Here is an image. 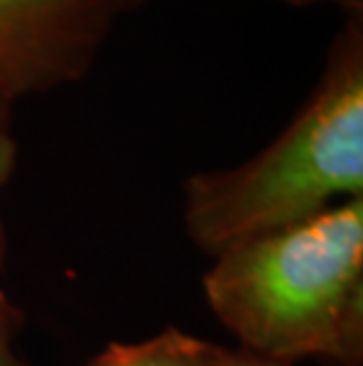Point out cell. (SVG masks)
I'll list each match as a JSON object with an SVG mask.
<instances>
[{
  "label": "cell",
  "instance_id": "8",
  "mask_svg": "<svg viewBox=\"0 0 363 366\" xmlns=\"http://www.w3.org/2000/svg\"><path fill=\"white\" fill-rule=\"evenodd\" d=\"M224 366H290V364L272 362V360H262V357L245 352V350H234L231 360H229L227 364H224Z\"/></svg>",
  "mask_w": 363,
  "mask_h": 366
},
{
  "label": "cell",
  "instance_id": "7",
  "mask_svg": "<svg viewBox=\"0 0 363 366\" xmlns=\"http://www.w3.org/2000/svg\"><path fill=\"white\" fill-rule=\"evenodd\" d=\"M281 3L292 5V7H312V5H321V3H335L342 7L347 14L363 12V0H281Z\"/></svg>",
  "mask_w": 363,
  "mask_h": 366
},
{
  "label": "cell",
  "instance_id": "1",
  "mask_svg": "<svg viewBox=\"0 0 363 366\" xmlns=\"http://www.w3.org/2000/svg\"><path fill=\"white\" fill-rule=\"evenodd\" d=\"M215 317L262 360L363 362V197L215 255Z\"/></svg>",
  "mask_w": 363,
  "mask_h": 366
},
{
  "label": "cell",
  "instance_id": "5",
  "mask_svg": "<svg viewBox=\"0 0 363 366\" xmlns=\"http://www.w3.org/2000/svg\"><path fill=\"white\" fill-rule=\"evenodd\" d=\"M21 329V312L0 291V366H21L17 360V333Z\"/></svg>",
  "mask_w": 363,
  "mask_h": 366
},
{
  "label": "cell",
  "instance_id": "4",
  "mask_svg": "<svg viewBox=\"0 0 363 366\" xmlns=\"http://www.w3.org/2000/svg\"><path fill=\"white\" fill-rule=\"evenodd\" d=\"M234 350L165 329L142 342H111L85 366H224Z\"/></svg>",
  "mask_w": 363,
  "mask_h": 366
},
{
  "label": "cell",
  "instance_id": "3",
  "mask_svg": "<svg viewBox=\"0 0 363 366\" xmlns=\"http://www.w3.org/2000/svg\"><path fill=\"white\" fill-rule=\"evenodd\" d=\"M146 0H0V109L90 71L113 24Z\"/></svg>",
  "mask_w": 363,
  "mask_h": 366
},
{
  "label": "cell",
  "instance_id": "2",
  "mask_svg": "<svg viewBox=\"0 0 363 366\" xmlns=\"http://www.w3.org/2000/svg\"><path fill=\"white\" fill-rule=\"evenodd\" d=\"M363 197V12L347 14L314 92L250 161L184 184V224L200 251L290 227Z\"/></svg>",
  "mask_w": 363,
  "mask_h": 366
},
{
  "label": "cell",
  "instance_id": "6",
  "mask_svg": "<svg viewBox=\"0 0 363 366\" xmlns=\"http://www.w3.org/2000/svg\"><path fill=\"white\" fill-rule=\"evenodd\" d=\"M17 159V142L12 135V112L0 109V189L10 180ZM0 253H3V227H0Z\"/></svg>",
  "mask_w": 363,
  "mask_h": 366
}]
</instances>
